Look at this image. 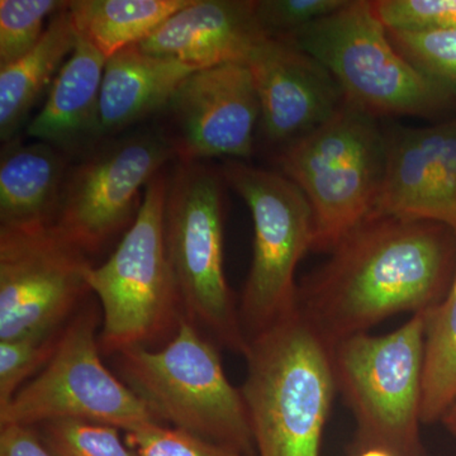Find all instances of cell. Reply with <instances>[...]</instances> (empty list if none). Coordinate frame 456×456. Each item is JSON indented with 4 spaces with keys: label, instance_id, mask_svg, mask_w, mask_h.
Masks as SVG:
<instances>
[{
    "label": "cell",
    "instance_id": "cell-1",
    "mask_svg": "<svg viewBox=\"0 0 456 456\" xmlns=\"http://www.w3.org/2000/svg\"><path fill=\"white\" fill-rule=\"evenodd\" d=\"M452 232L436 222L369 218L298 285L297 310L330 347L395 314L430 310L454 277Z\"/></svg>",
    "mask_w": 456,
    "mask_h": 456
},
{
    "label": "cell",
    "instance_id": "cell-2",
    "mask_svg": "<svg viewBox=\"0 0 456 456\" xmlns=\"http://www.w3.org/2000/svg\"><path fill=\"white\" fill-rule=\"evenodd\" d=\"M244 356L256 456H321L338 392L331 347L296 308L250 338Z\"/></svg>",
    "mask_w": 456,
    "mask_h": 456
},
{
    "label": "cell",
    "instance_id": "cell-3",
    "mask_svg": "<svg viewBox=\"0 0 456 456\" xmlns=\"http://www.w3.org/2000/svg\"><path fill=\"white\" fill-rule=\"evenodd\" d=\"M112 358L119 379L163 424L256 456L241 389L228 380L217 345L184 317L159 349L132 347Z\"/></svg>",
    "mask_w": 456,
    "mask_h": 456
},
{
    "label": "cell",
    "instance_id": "cell-4",
    "mask_svg": "<svg viewBox=\"0 0 456 456\" xmlns=\"http://www.w3.org/2000/svg\"><path fill=\"white\" fill-rule=\"evenodd\" d=\"M428 311L391 334L351 336L331 347L336 391L356 422L347 456L374 448L393 456H428L421 436Z\"/></svg>",
    "mask_w": 456,
    "mask_h": 456
},
{
    "label": "cell",
    "instance_id": "cell-5",
    "mask_svg": "<svg viewBox=\"0 0 456 456\" xmlns=\"http://www.w3.org/2000/svg\"><path fill=\"white\" fill-rule=\"evenodd\" d=\"M167 180L163 170L147 184L139 215L114 253L86 273L102 308V355L163 346L183 318L165 242Z\"/></svg>",
    "mask_w": 456,
    "mask_h": 456
},
{
    "label": "cell",
    "instance_id": "cell-6",
    "mask_svg": "<svg viewBox=\"0 0 456 456\" xmlns=\"http://www.w3.org/2000/svg\"><path fill=\"white\" fill-rule=\"evenodd\" d=\"M386 158V134L377 117L346 101L329 121L279 149V167L311 206L312 250H334L368 220Z\"/></svg>",
    "mask_w": 456,
    "mask_h": 456
},
{
    "label": "cell",
    "instance_id": "cell-7",
    "mask_svg": "<svg viewBox=\"0 0 456 456\" xmlns=\"http://www.w3.org/2000/svg\"><path fill=\"white\" fill-rule=\"evenodd\" d=\"M222 179L202 161H176L167 180L165 242L183 317L244 356L248 340L224 269Z\"/></svg>",
    "mask_w": 456,
    "mask_h": 456
},
{
    "label": "cell",
    "instance_id": "cell-8",
    "mask_svg": "<svg viewBox=\"0 0 456 456\" xmlns=\"http://www.w3.org/2000/svg\"><path fill=\"white\" fill-rule=\"evenodd\" d=\"M281 40L316 59L340 86L345 101L375 117L430 116L452 101L398 53L373 2L347 0Z\"/></svg>",
    "mask_w": 456,
    "mask_h": 456
},
{
    "label": "cell",
    "instance_id": "cell-9",
    "mask_svg": "<svg viewBox=\"0 0 456 456\" xmlns=\"http://www.w3.org/2000/svg\"><path fill=\"white\" fill-rule=\"evenodd\" d=\"M86 301L66 323L49 364L0 410V426L36 428L59 419H79L132 434L163 424L102 362L97 332L102 316L95 303Z\"/></svg>",
    "mask_w": 456,
    "mask_h": 456
},
{
    "label": "cell",
    "instance_id": "cell-10",
    "mask_svg": "<svg viewBox=\"0 0 456 456\" xmlns=\"http://www.w3.org/2000/svg\"><path fill=\"white\" fill-rule=\"evenodd\" d=\"M221 174L253 217V263L239 305L248 341L296 310V270L314 246V215L301 189L275 171L228 160Z\"/></svg>",
    "mask_w": 456,
    "mask_h": 456
},
{
    "label": "cell",
    "instance_id": "cell-11",
    "mask_svg": "<svg viewBox=\"0 0 456 456\" xmlns=\"http://www.w3.org/2000/svg\"><path fill=\"white\" fill-rule=\"evenodd\" d=\"M175 151L163 130L107 141L69 167L53 226L89 259L132 226L145 188Z\"/></svg>",
    "mask_w": 456,
    "mask_h": 456
},
{
    "label": "cell",
    "instance_id": "cell-12",
    "mask_svg": "<svg viewBox=\"0 0 456 456\" xmlns=\"http://www.w3.org/2000/svg\"><path fill=\"white\" fill-rule=\"evenodd\" d=\"M92 266L53 224L0 227V340L62 329L92 293Z\"/></svg>",
    "mask_w": 456,
    "mask_h": 456
},
{
    "label": "cell",
    "instance_id": "cell-13",
    "mask_svg": "<svg viewBox=\"0 0 456 456\" xmlns=\"http://www.w3.org/2000/svg\"><path fill=\"white\" fill-rule=\"evenodd\" d=\"M176 160L248 159L260 103L250 69L241 62L200 69L189 75L165 108Z\"/></svg>",
    "mask_w": 456,
    "mask_h": 456
},
{
    "label": "cell",
    "instance_id": "cell-14",
    "mask_svg": "<svg viewBox=\"0 0 456 456\" xmlns=\"http://www.w3.org/2000/svg\"><path fill=\"white\" fill-rule=\"evenodd\" d=\"M383 182L369 218L431 221L456 232V119L386 134Z\"/></svg>",
    "mask_w": 456,
    "mask_h": 456
},
{
    "label": "cell",
    "instance_id": "cell-15",
    "mask_svg": "<svg viewBox=\"0 0 456 456\" xmlns=\"http://www.w3.org/2000/svg\"><path fill=\"white\" fill-rule=\"evenodd\" d=\"M245 65L259 97L261 131L274 145H287L314 131L345 103L334 77L289 41L264 38Z\"/></svg>",
    "mask_w": 456,
    "mask_h": 456
},
{
    "label": "cell",
    "instance_id": "cell-16",
    "mask_svg": "<svg viewBox=\"0 0 456 456\" xmlns=\"http://www.w3.org/2000/svg\"><path fill=\"white\" fill-rule=\"evenodd\" d=\"M265 37L269 36L255 16L254 0H191L139 46L200 70L245 64Z\"/></svg>",
    "mask_w": 456,
    "mask_h": 456
},
{
    "label": "cell",
    "instance_id": "cell-17",
    "mask_svg": "<svg viewBox=\"0 0 456 456\" xmlns=\"http://www.w3.org/2000/svg\"><path fill=\"white\" fill-rule=\"evenodd\" d=\"M107 59L77 36L73 53L51 86L46 103L27 134L66 152L94 142L99 134V95Z\"/></svg>",
    "mask_w": 456,
    "mask_h": 456
},
{
    "label": "cell",
    "instance_id": "cell-18",
    "mask_svg": "<svg viewBox=\"0 0 456 456\" xmlns=\"http://www.w3.org/2000/svg\"><path fill=\"white\" fill-rule=\"evenodd\" d=\"M194 71L176 60L147 53L139 45L114 53L107 59L99 95L101 137L165 110Z\"/></svg>",
    "mask_w": 456,
    "mask_h": 456
},
{
    "label": "cell",
    "instance_id": "cell-19",
    "mask_svg": "<svg viewBox=\"0 0 456 456\" xmlns=\"http://www.w3.org/2000/svg\"><path fill=\"white\" fill-rule=\"evenodd\" d=\"M66 154L50 143L9 141L0 156V227L53 224L68 174Z\"/></svg>",
    "mask_w": 456,
    "mask_h": 456
},
{
    "label": "cell",
    "instance_id": "cell-20",
    "mask_svg": "<svg viewBox=\"0 0 456 456\" xmlns=\"http://www.w3.org/2000/svg\"><path fill=\"white\" fill-rule=\"evenodd\" d=\"M69 5V3H68ZM68 5L51 18L40 42L25 56L0 68V139L13 140L36 101L73 53L77 33Z\"/></svg>",
    "mask_w": 456,
    "mask_h": 456
},
{
    "label": "cell",
    "instance_id": "cell-21",
    "mask_svg": "<svg viewBox=\"0 0 456 456\" xmlns=\"http://www.w3.org/2000/svg\"><path fill=\"white\" fill-rule=\"evenodd\" d=\"M191 0H74L68 12L75 33L106 59L142 44Z\"/></svg>",
    "mask_w": 456,
    "mask_h": 456
},
{
    "label": "cell",
    "instance_id": "cell-22",
    "mask_svg": "<svg viewBox=\"0 0 456 456\" xmlns=\"http://www.w3.org/2000/svg\"><path fill=\"white\" fill-rule=\"evenodd\" d=\"M456 404V268L448 292L428 311L422 362V424L441 422Z\"/></svg>",
    "mask_w": 456,
    "mask_h": 456
},
{
    "label": "cell",
    "instance_id": "cell-23",
    "mask_svg": "<svg viewBox=\"0 0 456 456\" xmlns=\"http://www.w3.org/2000/svg\"><path fill=\"white\" fill-rule=\"evenodd\" d=\"M388 32L395 49L411 65L450 97H456V28Z\"/></svg>",
    "mask_w": 456,
    "mask_h": 456
},
{
    "label": "cell",
    "instance_id": "cell-24",
    "mask_svg": "<svg viewBox=\"0 0 456 456\" xmlns=\"http://www.w3.org/2000/svg\"><path fill=\"white\" fill-rule=\"evenodd\" d=\"M59 0L0 2V68L25 56L40 42L51 20L68 5Z\"/></svg>",
    "mask_w": 456,
    "mask_h": 456
},
{
    "label": "cell",
    "instance_id": "cell-25",
    "mask_svg": "<svg viewBox=\"0 0 456 456\" xmlns=\"http://www.w3.org/2000/svg\"><path fill=\"white\" fill-rule=\"evenodd\" d=\"M65 326L0 340V410L8 406L28 378L36 377L49 364Z\"/></svg>",
    "mask_w": 456,
    "mask_h": 456
},
{
    "label": "cell",
    "instance_id": "cell-26",
    "mask_svg": "<svg viewBox=\"0 0 456 456\" xmlns=\"http://www.w3.org/2000/svg\"><path fill=\"white\" fill-rule=\"evenodd\" d=\"M37 431L55 456H136L112 426L59 419L38 426Z\"/></svg>",
    "mask_w": 456,
    "mask_h": 456
},
{
    "label": "cell",
    "instance_id": "cell-27",
    "mask_svg": "<svg viewBox=\"0 0 456 456\" xmlns=\"http://www.w3.org/2000/svg\"><path fill=\"white\" fill-rule=\"evenodd\" d=\"M375 14L388 31L456 28V0H375Z\"/></svg>",
    "mask_w": 456,
    "mask_h": 456
},
{
    "label": "cell",
    "instance_id": "cell-28",
    "mask_svg": "<svg viewBox=\"0 0 456 456\" xmlns=\"http://www.w3.org/2000/svg\"><path fill=\"white\" fill-rule=\"evenodd\" d=\"M347 0H254L255 16L266 36L287 38L321 18L334 13Z\"/></svg>",
    "mask_w": 456,
    "mask_h": 456
},
{
    "label": "cell",
    "instance_id": "cell-29",
    "mask_svg": "<svg viewBox=\"0 0 456 456\" xmlns=\"http://www.w3.org/2000/svg\"><path fill=\"white\" fill-rule=\"evenodd\" d=\"M136 456H248L164 424L146 426L128 434Z\"/></svg>",
    "mask_w": 456,
    "mask_h": 456
},
{
    "label": "cell",
    "instance_id": "cell-30",
    "mask_svg": "<svg viewBox=\"0 0 456 456\" xmlns=\"http://www.w3.org/2000/svg\"><path fill=\"white\" fill-rule=\"evenodd\" d=\"M0 456H55L32 426H0Z\"/></svg>",
    "mask_w": 456,
    "mask_h": 456
},
{
    "label": "cell",
    "instance_id": "cell-31",
    "mask_svg": "<svg viewBox=\"0 0 456 456\" xmlns=\"http://www.w3.org/2000/svg\"><path fill=\"white\" fill-rule=\"evenodd\" d=\"M444 426H445L446 430L450 432L452 437L456 440V404L450 408L449 412L444 416V419H441Z\"/></svg>",
    "mask_w": 456,
    "mask_h": 456
},
{
    "label": "cell",
    "instance_id": "cell-32",
    "mask_svg": "<svg viewBox=\"0 0 456 456\" xmlns=\"http://www.w3.org/2000/svg\"><path fill=\"white\" fill-rule=\"evenodd\" d=\"M356 456H393L391 452H387V450L383 449H368L364 450V452H359Z\"/></svg>",
    "mask_w": 456,
    "mask_h": 456
}]
</instances>
